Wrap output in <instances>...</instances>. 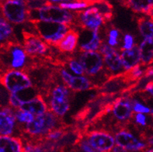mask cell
Returning a JSON list of instances; mask_svg holds the SVG:
<instances>
[{
    "label": "cell",
    "mask_w": 153,
    "mask_h": 152,
    "mask_svg": "<svg viewBox=\"0 0 153 152\" xmlns=\"http://www.w3.org/2000/svg\"><path fill=\"white\" fill-rule=\"evenodd\" d=\"M29 20H45V21L56 22V23L71 24L74 22L75 15L68 10L60 6H53L50 2L46 5L37 9H30L28 10Z\"/></svg>",
    "instance_id": "6da1fadb"
},
{
    "label": "cell",
    "mask_w": 153,
    "mask_h": 152,
    "mask_svg": "<svg viewBox=\"0 0 153 152\" xmlns=\"http://www.w3.org/2000/svg\"><path fill=\"white\" fill-rule=\"evenodd\" d=\"M39 36L49 44L55 46L64 37L69 30L68 24L56 23V22L45 21V20H30Z\"/></svg>",
    "instance_id": "7a4b0ae2"
},
{
    "label": "cell",
    "mask_w": 153,
    "mask_h": 152,
    "mask_svg": "<svg viewBox=\"0 0 153 152\" xmlns=\"http://www.w3.org/2000/svg\"><path fill=\"white\" fill-rule=\"evenodd\" d=\"M58 116L51 112H45L35 116L30 122L27 123L25 132L31 136H45L50 131L58 128Z\"/></svg>",
    "instance_id": "3957f363"
},
{
    "label": "cell",
    "mask_w": 153,
    "mask_h": 152,
    "mask_svg": "<svg viewBox=\"0 0 153 152\" xmlns=\"http://www.w3.org/2000/svg\"><path fill=\"white\" fill-rule=\"evenodd\" d=\"M0 8L2 16L10 23L20 24L28 19L29 7L24 0H0Z\"/></svg>",
    "instance_id": "277c9868"
},
{
    "label": "cell",
    "mask_w": 153,
    "mask_h": 152,
    "mask_svg": "<svg viewBox=\"0 0 153 152\" xmlns=\"http://www.w3.org/2000/svg\"><path fill=\"white\" fill-rule=\"evenodd\" d=\"M0 51L7 60V65L13 69L23 68L26 65L27 53L23 46L15 41H8L0 45Z\"/></svg>",
    "instance_id": "5b68a950"
},
{
    "label": "cell",
    "mask_w": 153,
    "mask_h": 152,
    "mask_svg": "<svg viewBox=\"0 0 153 152\" xmlns=\"http://www.w3.org/2000/svg\"><path fill=\"white\" fill-rule=\"evenodd\" d=\"M0 82L10 93H17L32 86L28 75L24 71L15 69H9L0 75Z\"/></svg>",
    "instance_id": "8992f818"
},
{
    "label": "cell",
    "mask_w": 153,
    "mask_h": 152,
    "mask_svg": "<svg viewBox=\"0 0 153 152\" xmlns=\"http://www.w3.org/2000/svg\"><path fill=\"white\" fill-rule=\"evenodd\" d=\"M75 19L83 29L98 31L105 21L103 15L97 7L89 8L85 11L74 13Z\"/></svg>",
    "instance_id": "52a82bcc"
},
{
    "label": "cell",
    "mask_w": 153,
    "mask_h": 152,
    "mask_svg": "<svg viewBox=\"0 0 153 152\" xmlns=\"http://www.w3.org/2000/svg\"><path fill=\"white\" fill-rule=\"evenodd\" d=\"M86 140L97 151H110L115 145V140L107 131L94 130L87 133Z\"/></svg>",
    "instance_id": "ba28073f"
},
{
    "label": "cell",
    "mask_w": 153,
    "mask_h": 152,
    "mask_svg": "<svg viewBox=\"0 0 153 152\" xmlns=\"http://www.w3.org/2000/svg\"><path fill=\"white\" fill-rule=\"evenodd\" d=\"M79 62L88 75H96L103 67V60L100 53L97 51H83L79 56Z\"/></svg>",
    "instance_id": "9c48e42d"
},
{
    "label": "cell",
    "mask_w": 153,
    "mask_h": 152,
    "mask_svg": "<svg viewBox=\"0 0 153 152\" xmlns=\"http://www.w3.org/2000/svg\"><path fill=\"white\" fill-rule=\"evenodd\" d=\"M23 48L27 55H43L48 50V44L37 35L27 31H23Z\"/></svg>",
    "instance_id": "30bf717a"
},
{
    "label": "cell",
    "mask_w": 153,
    "mask_h": 152,
    "mask_svg": "<svg viewBox=\"0 0 153 152\" xmlns=\"http://www.w3.org/2000/svg\"><path fill=\"white\" fill-rule=\"evenodd\" d=\"M100 50L101 54L104 56L105 64L107 65V67L110 71L114 73L121 71L122 68H124L122 60L120 55H119L114 48H113L109 44H101Z\"/></svg>",
    "instance_id": "8fae6325"
},
{
    "label": "cell",
    "mask_w": 153,
    "mask_h": 152,
    "mask_svg": "<svg viewBox=\"0 0 153 152\" xmlns=\"http://www.w3.org/2000/svg\"><path fill=\"white\" fill-rule=\"evenodd\" d=\"M117 145L123 147L127 151H141L146 148L147 144L136 138L134 135L126 130H120L115 134Z\"/></svg>",
    "instance_id": "7c38bea8"
},
{
    "label": "cell",
    "mask_w": 153,
    "mask_h": 152,
    "mask_svg": "<svg viewBox=\"0 0 153 152\" xmlns=\"http://www.w3.org/2000/svg\"><path fill=\"white\" fill-rule=\"evenodd\" d=\"M85 30H86V31L82 32V34L79 36V39L80 51H93L99 49L102 41L98 31Z\"/></svg>",
    "instance_id": "4fadbf2b"
},
{
    "label": "cell",
    "mask_w": 153,
    "mask_h": 152,
    "mask_svg": "<svg viewBox=\"0 0 153 152\" xmlns=\"http://www.w3.org/2000/svg\"><path fill=\"white\" fill-rule=\"evenodd\" d=\"M113 113L120 121H126L132 116L133 101L127 98L119 99L113 102Z\"/></svg>",
    "instance_id": "5bb4252c"
},
{
    "label": "cell",
    "mask_w": 153,
    "mask_h": 152,
    "mask_svg": "<svg viewBox=\"0 0 153 152\" xmlns=\"http://www.w3.org/2000/svg\"><path fill=\"white\" fill-rule=\"evenodd\" d=\"M15 112L10 107L0 108V134L11 135L16 124Z\"/></svg>",
    "instance_id": "9a60e30c"
},
{
    "label": "cell",
    "mask_w": 153,
    "mask_h": 152,
    "mask_svg": "<svg viewBox=\"0 0 153 152\" xmlns=\"http://www.w3.org/2000/svg\"><path fill=\"white\" fill-rule=\"evenodd\" d=\"M79 33L74 29L68 30L62 39L55 44L58 50L63 53H72L75 51L79 44Z\"/></svg>",
    "instance_id": "2e32d148"
},
{
    "label": "cell",
    "mask_w": 153,
    "mask_h": 152,
    "mask_svg": "<svg viewBox=\"0 0 153 152\" xmlns=\"http://www.w3.org/2000/svg\"><path fill=\"white\" fill-rule=\"evenodd\" d=\"M48 105L41 95H37L29 100L23 102L19 106V110L31 113L33 115H41L48 110Z\"/></svg>",
    "instance_id": "e0dca14e"
},
{
    "label": "cell",
    "mask_w": 153,
    "mask_h": 152,
    "mask_svg": "<svg viewBox=\"0 0 153 152\" xmlns=\"http://www.w3.org/2000/svg\"><path fill=\"white\" fill-rule=\"evenodd\" d=\"M120 58L122 60L123 66L125 71L131 69L138 65L141 61L140 50L137 45H134L131 49H124L121 53Z\"/></svg>",
    "instance_id": "ac0fdd59"
},
{
    "label": "cell",
    "mask_w": 153,
    "mask_h": 152,
    "mask_svg": "<svg viewBox=\"0 0 153 152\" xmlns=\"http://www.w3.org/2000/svg\"><path fill=\"white\" fill-rule=\"evenodd\" d=\"M23 151V143L19 137L0 134V152Z\"/></svg>",
    "instance_id": "d6986e66"
},
{
    "label": "cell",
    "mask_w": 153,
    "mask_h": 152,
    "mask_svg": "<svg viewBox=\"0 0 153 152\" xmlns=\"http://www.w3.org/2000/svg\"><path fill=\"white\" fill-rule=\"evenodd\" d=\"M123 6L131 8L135 13H140L149 16L153 8L152 4L149 0H120Z\"/></svg>",
    "instance_id": "ffe728a7"
},
{
    "label": "cell",
    "mask_w": 153,
    "mask_h": 152,
    "mask_svg": "<svg viewBox=\"0 0 153 152\" xmlns=\"http://www.w3.org/2000/svg\"><path fill=\"white\" fill-rule=\"evenodd\" d=\"M141 62L142 65H149L153 63V37L145 38L139 47Z\"/></svg>",
    "instance_id": "44dd1931"
},
{
    "label": "cell",
    "mask_w": 153,
    "mask_h": 152,
    "mask_svg": "<svg viewBox=\"0 0 153 152\" xmlns=\"http://www.w3.org/2000/svg\"><path fill=\"white\" fill-rule=\"evenodd\" d=\"M138 29L142 37L145 38H152L153 37V20L151 18L145 16L138 18L137 19Z\"/></svg>",
    "instance_id": "7402d4cb"
},
{
    "label": "cell",
    "mask_w": 153,
    "mask_h": 152,
    "mask_svg": "<svg viewBox=\"0 0 153 152\" xmlns=\"http://www.w3.org/2000/svg\"><path fill=\"white\" fill-rule=\"evenodd\" d=\"M51 110L58 116H63L67 113L70 107L69 99L57 100L51 98L49 102Z\"/></svg>",
    "instance_id": "603a6c76"
},
{
    "label": "cell",
    "mask_w": 153,
    "mask_h": 152,
    "mask_svg": "<svg viewBox=\"0 0 153 152\" xmlns=\"http://www.w3.org/2000/svg\"><path fill=\"white\" fill-rule=\"evenodd\" d=\"M68 86L75 92L87 90L91 88V82L84 76H72Z\"/></svg>",
    "instance_id": "cb8c5ba5"
},
{
    "label": "cell",
    "mask_w": 153,
    "mask_h": 152,
    "mask_svg": "<svg viewBox=\"0 0 153 152\" xmlns=\"http://www.w3.org/2000/svg\"><path fill=\"white\" fill-rule=\"evenodd\" d=\"M13 33V28L7 22L0 17V41L6 40Z\"/></svg>",
    "instance_id": "d4e9b609"
},
{
    "label": "cell",
    "mask_w": 153,
    "mask_h": 152,
    "mask_svg": "<svg viewBox=\"0 0 153 152\" xmlns=\"http://www.w3.org/2000/svg\"><path fill=\"white\" fill-rule=\"evenodd\" d=\"M90 5L89 2L85 0H76L73 2H68V3H60L59 6L61 8L65 9V10H78V9H84L88 7Z\"/></svg>",
    "instance_id": "484cf974"
},
{
    "label": "cell",
    "mask_w": 153,
    "mask_h": 152,
    "mask_svg": "<svg viewBox=\"0 0 153 152\" xmlns=\"http://www.w3.org/2000/svg\"><path fill=\"white\" fill-rule=\"evenodd\" d=\"M15 116L17 121L21 123H29L34 118L33 114H32L30 112L24 111V110H16L15 113Z\"/></svg>",
    "instance_id": "4316f807"
},
{
    "label": "cell",
    "mask_w": 153,
    "mask_h": 152,
    "mask_svg": "<svg viewBox=\"0 0 153 152\" xmlns=\"http://www.w3.org/2000/svg\"><path fill=\"white\" fill-rule=\"evenodd\" d=\"M66 133L65 130L62 128H57L53 130L50 131L48 133H47L45 135V139L48 141H57L58 140H61L62 137L64 136Z\"/></svg>",
    "instance_id": "83f0119b"
},
{
    "label": "cell",
    "mask_w": 153,
    "mask_h": 152,
    "mask_svg": "<svg viewBox=\"0 0 153 152\" xmlns=\"http://www.w3.org/2000/svg\"><path fill=\"white\" fill-rule=\"evenodd\" d=\"M68 66H69L70 69L72 70L74 73L76 74V75H82L85 73V70H84L82 65L80 62H78L77 61L70 60L68 62Z\"/></svg>",
    "instance_id": "f1b7e54d"
},
{
    "label": "cell",
    "mask_w": 153,
    "mask_h": 152,
    "mask_svg": "<svg viewBox=\"0 0 153 152\" xmlns=\"http://www.w3.org/2000/svg\"><path fill=\"white\" fill-rule=\"evenodd\" d=\"M133 111L135 113H149L150 109L147 106H144L143 104L140 103L138 101H133Z\"/></svg>",
    "instance_id": "f546056e"
},
{
    "label": "cell",
    "mask_w": 153,
    "mask_h": 152,
    "mask_svg": "<svg viewBox=\"0 0 153 152\" xmlns=\"http://www.w3.org/2000/svg\"><path fill=\"white\" fill-rule=\"evenodd\" d=\"M9 102H10V105L11 106L14 108H19L20 105L22 104V100L19 97L16 96V94L14 93H12L10 96V99H9Z\"/></svg>",
    "instance_id": "4dcf8cb0"
},
{
    "label": "cell",
    "mask_w": 153,
    "mask_h": 152,
    "mask_svg": "<svg viewBox=\"0 0 153 152\" xmlns=\"http://www.w3.org/2000/svg\"><path fill=\"white\" fill-rule=\"evenodd\" d=\"M134 45V37L131 34H126L124 37V46L123 49H131Z\"/></svg>",
    "instance_id": "1f68e13d"
},
{
    "label": "cell",
    "mask_w": 153,
    "mask_h": 152,
    "mask_svg": "<svg viewBox=\"0 0 153 152\" xmlns=\"http://www.w3.org/2000/svg\"><path fill=\"white\" fill-rule=\"evenodd\" d=\"M79 148L81 149L82 151H96L93 147L90 145V144L88 142L86 138L84 139V140H82L79 142Z\"/></svg>",
    "instance_id": "d6a6232c"
},
{
    "label": "cell",
    "mask_w": 153,
    "mask_h": 152,
    "mask_svg": "<svg viewBox=\"0 0 153 152\" xmlns=\"http://www.w3.org/2000/svg\"><path fill=\"white\" fill-rule=\"evenodd\" d=\"M134 119L138 125L143 126V127L147 125V118L142 113H137V114L134 116Z\"/></svg>",
    "instance_id": "836d02e7"
},
{
    "label": "cell",
    "mask_w": 153,
    "mask_h": 152,
    "mask_svg": "<svg viewBox=\"0 0 153 152\" xmlns=\"http://www.w3.org/2000/svg\"><path fill=\"white\" fill-rule=\"evenodd\" d=\"M61 76L62 78V80L64 81V82L65 83L66 85H68V84L70 83V81L72 78V75L71 74H69L67 71L65 70H62L61 71Z\"/></svg>",
    "instance_id": "e575fe53"
},
{
    "label": "cell",
    "mask_w": 153,
    "mask_h": 152,
    "mask_svg": "<svg viewBox=\"0 0 153 152\" xmlns=\"http://www.w3.org/2000/svg\"><path fill=\"white\" fill-rule=\"evenodd\" d=\"M119 36H120V31H119L117 29H116V28H114V27H113V28H111V29L109 30L108 37L118 39Z\"/></svg>",
    "instance_id": "d590c367"
},
{
    "label": "cell",
    "mask_w": 153,
    "mask_h": 152,
    "mask_svg": "<svg viewBox=\"0 0 153 152\" xmlns=\"http://www.w3.org/2000/svg\"><path fill=\"white\" fill-rule=\"evenodd\" d=\"M148 93H149L152 96H153V81L149 82L145 87V90Z\"/></svg>",
    "instance_id": "8d00e7d4"
},
{
    "label": "cell",
    "mask_w": 153,
    "mask_h": 152,
    "mask_svg": "<svg viewBox=\"0 0 153 152\" xmlns=\"http://www.w3.org/2000/svg\"><path fill=\"white\" fill-rule=\"evenodd\" d=\"M144 75H145V77L146 78H149V77H152V76H153V67H148L147 69L145 71V74H144Z\"/></svg>",
    "instance_id": "74e56055"
},
{
    "label": "cell",
    "mask_w": 153,
    "mask_h": 152,
    "mask_svg": "<svg viewBox=\"0 0 153 152\" xmlns=\"http://www.w3.org/2000/svg\"><path fill=\"white\" fill-rule=\"evenodd\" d=\"M146 140H147L148 146H149V147L153 146V135H152V136H150V137H148Z\"/></svg>",
    "instance_id": "f35d334b"
},
{
    "label": "cell",
    "mask_w": 153,
    "mask_h": 152,
    "mask_svg": "<svg viewBox=\"0 0 153 152\" xmlns=\"http://www.w3.org/2000/svg\"><path fill=\"white\" fill-rule=\"evenodd\" d=\"M149 114L152 116H153V109H152V110H150Z\"/></svg>",
    "instance_id": "ab89813d"
},
{
    "label": "cell",
    "mask_w": 153,
    "mask_h": 152,
    "mask_svg": "<svg viewBox=\"0 0 153 152\" xmlns=\"http://www.w3.org/2000/svg\"><path fill=\"white\" fill-rule=\"evenodd\" d=\"M51 1H53V2H60V1H63V0H51Z\"/></svg>",
    "instance_id": "60d3db41"
},
{
    "label": "cell",
    "mask_w": 153,
    "mask_h": 152,
    "mask_svg": "<svg viewBox=\"0 0 153 152\" xmlns=\"http://www.w3.org/2000/svg\"><path fill=\"white\" fill-rule=\"evenodd\" d=\"M149 2H150V3L152 4L153 5V0H149Z\"/></svg>",
    "instance_id": "b9f144b4"
}]
</instances>
